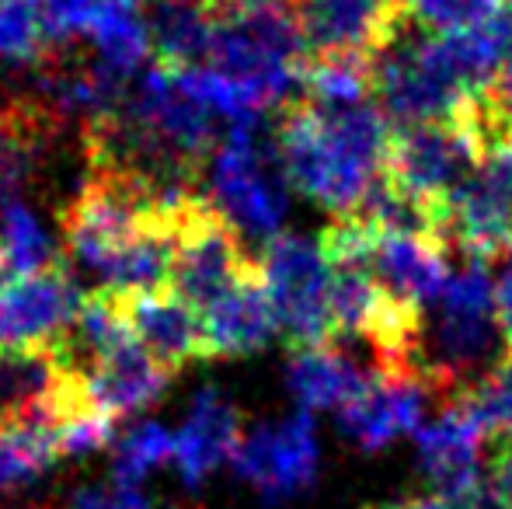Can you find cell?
<instances>
[{
  "instance_id": "cell-14",
  "label": "cell",
  "mask_w": 512,
  "mask_h": 509,
  "mask_svg": "<svg viewBox=\"0 0 512 509\" xmlns=\"http://www.w3.org/2000/svg\"><path fill=\"white\" fill-rule=\"evenodd\" d=\"M446 248L432 238L418 234H377L370 231L363 265L377 286L398 304L429 307L443 293L450 269H446Z\"/></svg>"
},
{
  "instance_id": "cell-8",
  "label": "cell",
  "mask_w": 512,
  "mask_h": 509,
  "mask_svg": "<svg viewBox=\"0 0 512 509\" xmlns=\"http://www.w3.org/2000/svg\"><path fill=\"white\" fill-rule=\"evenodd\" d=\"M481 154L485 147L478 133L467 126V119L394 129L387 143L384 175L411 199L429 206L439 220L446 199L474 175Z\"/></svg>"
},
{
  "instance_id": "cell-34",
  "label": "cell",
  "mask_w": 512,
  "mask_h": 509,
  "mask_svg": "<svg viewBox=\"0 0 512 509\" xmlns=\"http://www.w3.org/2000/svg\"><path fill=\"white\" fill-rule=\"evenodd\" d=\"M495 307H499V325H502V339L512 356V255H509V269L502 276V283L495 286Z\"/></svg>"
},
{
  "instance_id": "cell-29",
  "label": "cell",
  "mask_w": 512,
  "mask_h": 509,
  "mask_svg": "<svg viewBox=\"0 0 512 509\" xmlns=\"http://www.w3.org/2000/svg\"><path fill=\"white\" fill-rule=\"evenodd\" d=\"M467 126L478 133L481 147L492 143H512V67L499 70L478 95L471 98L467 109Z\"/></svg>"
},
{
  "instance_id": "cell-22",
  "label": "cell",
  "mask_w": 512,
  "mask_h": 509,
  "mask_svg": "<svg viewBox=\"0 0 512 509\" xmlns=\"http://www.w3.org/2000/svg\"><path fill=\"white\" fill-rule=\"evenodd\" d=\"M88 35L95 42L98 63L126 81L140 74L150 56V28L140 18L136 0H108Z\"/></svg>"
},
{
  "instance_id": "cell-12",
  "label": "cell",
  "mask_w": 512,
  "mask_h": 509,
  "mask_svg": "<svg viewBox=\"0 0 512 509\" xmlns=\"http://www.w3.org/2000/svg\"><path fill=\"white\" fill-rule=\"evenodd\" d=\"M119 307L133 339L171 374L182 370L185 363L209 356L203 314L185 304L182 297H175L171 290L119 293Z\"/></svg>"
},
{
  "instance_id": "cell-32",
  "label": "cell",
  "mask_w": 512,
  "mask_h": 509,
  "mask_svg": "<svg viewBox=\"0 0 512 509\" xmlns=\"http://www.w3.org/2000/svg\"><path fill=\"white\" fill-rule=\"evenodd\" d=\"M481 32H485L488 46H492L499 70H509L512 67V0H502V7L481 25Z\"/></svg>"
},
{
  "instance_id": "cell-24",
  "label": "cell",
  "mask_w": 512,
  "mask_h": 509,
  "mask_svg": "<svg viewBox=\"0 0 512 509\" xmlns=\"http://www.w3.org/2000/svg\"><path fill=\"white\" fill-rule=\"evenodd\" d=\"M60 457L49 429L39 426H0V492L25 489L42 478Z\"/></svg>"
},
{
  "instance_id": "cell-31",
  "label": "cell",
  "mask_w": 512,
  "mask_h": 509,
  "mask_svg": "<svg viewBox=\"0 0 512 509\" xmlns=\"http://www.w3.org/2000/svg\"><path fill=\"white\" fill-rule=\"evenodd\" d=\"M74 509H154L150 499L133 485H98V489H81L74 496Z\"/></svg>"
},
{
  "instance_id": "cell-4",
  "label": "cell",
  "mask_w": 512,
  "mask_h": 509,
  "mask_svg": "<svg viewBox=\"0 0 512 509\" xmlns=\"http://www.w3.org/2000/svg\"><path fill=\"white\" fill-rule=\"evenodd\" d=\"M258 123L227 126L213 157V206L237 227L241 238L269 245L286 217V175L279 168L276 147H265Z\"/></svg>"
},
{
  "instance_id": "cell-18",
  "label": "cell",
  "mask_w": 512,
  "mask_h": 509,
  "mask_svg": "<svg viewBox=\"0 0 512 509\" xmlns=\"http://www.w3.org/2000/svg\"><path fill=\"white\" fill-rule=\"evenodd\" d=\"M209 356H248L276 335L279 318L262 276L241 279L203 311Z\"/></svg>"
},
{
  "instance_id": "cell-33",
  "label": "cell",
  "mask_w": 512,
  "mask_h": 509,
  "mask_svg": "<svg viewBox=\"0 0 512 509\" xmlns=\"http://www.w3.org/2000/svg\"><path fill=\"white\" fill-rule=\"evenodd\" d=\"M453 509H512V496L506 489H499L488 475H481V482Z\"/></svg>"
},
{
  "instance_id": "cell-21",
  "label": "cell",
  "mask_w": 512,
  "mask_h": 509,
  "mask_svg": "<svg viewBox=\"0 0 512 509\" xmlns=\"http://www.w3.org/2000/svg\"><path fill=\"white\" fill-rule=\"evenodd\" d=\"M213 25L216 18L206 0H154L147 18L150 49L168 70L199 67L209 53Z\"/></svg>"
},
{
  "instance_id": "cell-13",
  "label": "cell",
  "mask_w": 512,
  "mask_h": 509,
  "mask_svg": "<svg viewBox=\"0 0 512 509\" xmlns=\"http://www.w3.org/2000/svg\"><path fill=\"white\" fill-rule=\"evenodd\" d=\"M485 443L488 436L471 419L460 401H446L443 415L429 426H418V454L436 496L457 506L485 475Z\"/></svg>"
},
{
  "instance_id": "cell-17",
  "label": "cell",
  "mask_w": 512,
  "mask_h": 509,
  "mask_svg": "<svg viewBox=\"0 0 512 509\" xmlns=\"http://www.w3.org/2000/svg\"><path fill=\"white\" fill-rule=\"evenodd\" d=\"M241 436L237 408L213 387L199 391L189 408V419L175 433V468L185 489L196 492L223 461H230Z\"/></svg>"
},
{
  "instance_id": "cell-30",
  "label": "cell",
  "mask_w": 512,
  "mask_h": 509,
  "mask_svg": "<svg viewBox=\"0 0 512 509\" xmlns=\"http://www.w3.org/2000/svg\"><path fill=\"white\" fill-rule=\"evenodd\" d=\"M46 18L53 42H67L74 35H88L108 0H35Z\"/></svg>"
},
{
  "instance_id": "cell-25",
  "label": "cell",
  "mask_w": 512,
  "mask_h": 509,
  "mask_svg": "<svg viewBox=\"0 0 512 509\" xmlns=\"http://www.w3.org/2000/svg\"><path fill=\"white\" fill-rule=\"evenodd\" d=\"M53 46L56 42L35 0H0V63L39 67Z\"/></svg>"
},
{
  "instance_id": "cell-35",
  "label": "cell",
  "mask_w": 512,
  "mask_h": 509,
  "mask_svg": "<svg viewBox=\"0 0 512 509\" xmlns=\"http://www.w3.org/2000/svg\"><path fill=\"white\" fill-rule=\"evenodd\" d=\"M391 509H453V506L439 496H415V499H405V503H398Z\"/></svg>"
},
{
  "instance_id": "cell-19",
  "label": "cell",
  "mask_w": 512,
  "mask_h": 509,
  "mask_svg": "<svg viewBox=\"0 0 512 509\" xmlns=\"http://www.w3.org/2000/svg\"><path fill=\"white\" fill-rule=\"evenodd\" d=\"M84 381H88V391L98 401V408L112 419H122V415L140 412L150 401L161 398V391L171 381V370H164L140 342L129 339L126 346L108 353Z\"/></svg>"
},
{
  "instance_id": "cell-9",
  "label": "cell",
  "mask_w": 512,
  "mask_h": 509,
  "mask_svg": "<svg viewBox=\"0 0 512 509\" xmlns=\"http://www.w3.org/2000/svg\"><path fill=\"white\" fill-rule=\"evenodd\" d=\"M317 457L321 447L314 422L300 408L290 419L265 422L244 433L230 464L244 482L255 485L265 503H286L317 482Z\"/></svg>"
},
{
  "instance_id": "cell-11",
  "label": "cell",
  "mask_w": 512,
  "mask_h": 509,
  "mask_svg": "<svg viewBox=\"0 0 512 509\" xmlns=\"http://www.w3.org/2000/svg\"><path fill=\"white\" fill-rule=\"evenodd\" d=\"M84 293L63 265L11 276L0 272V346L49 342L74 321Z\"/></svg>"
},
{
  "instance_id": "cell-6",
  "label": "cell",
  "mask_w": 512,
  "mask_h": 509,
  "mask_svg": "<svg viewBox=\"0 0 512 509\" xmlns=\"http://www.w3.org/2000/svg\"><path fill=\"white\" fill-rule=\"evenodd\" d=\"M439 245L488 265L512 255V143H492L439 213Z\"/></svg>"
},
{
  "instance_id": "cell-10",
  "label": "cell",
  "mask_w": 512,
  "mask_h": 509,
  "mask_svg": "<svg viewBox=\"0 0 512 509\" xmlns=\"http://www.w3.org/2000/svg\"><path fill=\"white\" fill-rule=\"evenodd\" d=\"M307 56L377 60L405 28V0H293Z\"/></svg>"
},
{
  "instance_id": "cell-23",
  "label": "cell",
  "mask_w": 512,
  "mask_h": 509,
  "mask_svg": "<svg viewBox=\"0 0 512 509\" xmlns=\"http://www.w3.org/2000/svg\"><path fill=\"white\" fill-rule=\"evenodd\" d=\"M0 262L11 276H32L56 265L53 241L21 199L0 203Z\"/></svg>"
},
{
  "instance_id": "cell-28",
  "label": "cell",
  "mask_w": 512,
  "mask_h": 509,
  "mask_svg": "<svg viewBox=\"0 0 512 509\" xmlns=\"http://www.w3.org/2000/svg\"><path fill=\"white\" fill-rule=\"evenodd\" d=\"M499 7L502 0H405V18L429 35H446L485 25Z\"/></svg>"
},
{
  "instance_id": "cell-7",
  "label": "cell",
  "mask_w": 512,
  "mask_h": 509,
  "mask_svg": "<svg viewBox=\"0 0 512 509\" xmlns=\"http://www.w3.org/2000/svg\"><path fill=\"white\" fill-rule=\"evenodd\" d=\"M373 98L391 129H408L425 123H460L474 95L446 74L429 39H398L373 60Z\"/></svg>"
},
{
  "instance_id": "cell-2",
  "label": "cell",
  "mask_w": 512,
  "mask_h": 509,
  "mask_svg": "<svg viewBox=\"0 0 512 509\" xmlns=\"http://www.w3.org/2000/svg\"><path fill=\"white\" fill-rule=\"evenodd\" d=\"M429 307L432 321L422 325L415 374L425 391L453 401L471 391L509 353L488 265L471 262L457 276H450Z\"/></svg>"
},
{
  "instance_id": "cell-5",
  "label": "cell",
  "mask_w": 512,
  "mask_h": 509,
  "mask_svg": "<svg viewBox=\"0 0 512 509\" xmlns=\"http://www.w3.org/2000/svg\"><path fill=\"white\" fill-rule=\"evenodd\" d=\"M262 279L276 307L279 328H286L293 349L338 342L331 314V265L321 252V241L276 234L265 245Z\"/></svg>"
},
{
  "instance_id": "cell-16",
  "label": "cell",
  "mask_w": 512,
  "mask_h": 509,
  "mask_svg": "<svg viewBox=\"0 0 512 509\" xmlns=\"http://www.w3.org/2000/svg\"><path fill=\"white\" fill-rule=\"evenodd\" d=\"M425 387L405 374H377L359 398L338 408V429L359 450H384L401 433H415L422 426Z\"/></svg>"
},
{
  "instance_id": "cell-15",
  "label": "cell",
  "mask_w": 512,
  "mask_h": 509,
  "mask_svg": "<svg viewBox=\"0 0 512 509\" xmlns=\"http://www.w3.org/2000/svg\"><path fill=\"white\" fill-rule=\"evenodd\" d=\"M67 374L53 339L0 346V426L49 429V408Z\"/></svg>"
},
{
  "instance_id": "cell-3",
  "label": "cell",
  "mask_w": 512,
  "mask_h": 509,
  "mask_svg": "<svg viewBox=\"0 0 512 509\" xmlns=\"http://www.w3.org/2000/svg\"><path fill=\"white\" fill-rule=\"evenodd\" d=\"M209 67L237 84L258 112L286 105L300 88L307 49L293 7L216 18L206 53Z\"/></svg>"
},
{
  "instance_id": "cell-36",
  "label": "cell",
  "mask_w": 512,
  "mask_h": 509,
  "mask_svg": "<svg viewBox=\"0 0 512 509\" xmlns=\"http://www.w3.org/2000/svg\"><path fill=\"white\" fill-rule=\"evenodd\" d=\"M492 443H495V447H499L502 454H506L509 461H512V433H509V436H499V440H492Z\"/></svg>"
},
{
  "instance_id": "cell-1",
  "label": "cell",
  "mask_w": 512,
  "mask_h": 509,
  "mask_svg": "<svg viewBox=\"0 0 512 509\" xmlns=\"http://www.w3.org/2000/svg\"><path fill=\"white\" fill-rule=\"evenodd\" d=\"M391 133L377 102L317 105L300 95L283 105L276 157L304 196L324 203L335 217H349L384 171Z\"/></svg>"
},
{
  "instance_id": "cell-20",
  "label": "cell",
  "mask_w": 512,
  "mask_h": 509,
  "mask_svg": "<svg viewBox=\"0 0 512 509\" xmlns=\"http://www.w3.org/2000/svg\"><path fill=\"white\" fill-rule=\"evenodd\" d=\"M370 381L373 374H366L352 356L338 353L335 342L297 349L290 360V391L304 412H314V408H335L338 412L352 398H359Z\"/></svg>"
},
{
  "instance_id": "cell-37",
  "label": "cell",
  "mask_w": 512,
  "mask_h": 509,
  "mask_svg": "<svg viewBox=\"0 0 512 509\" xmlns=\"http://www.w3.org/2000/svg\"><path fill=\"white\" fill-rule=\"evenodd\" d=\"M0 272H4V262H0Z\"/></svg>"
},
{
  "instance_id": "cell-26",
  "label": "cell",
  "mask_w": 512,
  "mask_h": 509,
  "mask_svg": "<svg viewBox=\"0 0 512 509\" xmlns=\"http://www.w3.org/2000/svg\"><path fill=\"white\" fill-rule=\"evenodd\" d=\"M168 461H175V433H168L161 422L136 426L133 433L122 436L119 447H115L112 482L140 489L143 478Z\"/></svg>"
},
{
  "instance_id": "cell-27",
  "label": "cell",
  "mask_w": 512,
  "mask_h": 509,
  "mask_svg": "<svg viewBox=\"0 0 512 509\" xmlns=\"http://www.w3.org/2000/svg\"><path fill=\"white\" fill-rule=\"evenodd\" d=\"M453 401H460L471 412V419L478 422L488 440L509 436L512 433V356L506 353V360L495 363L471 391H464Z\"/></svg>"
}]
</instances>
